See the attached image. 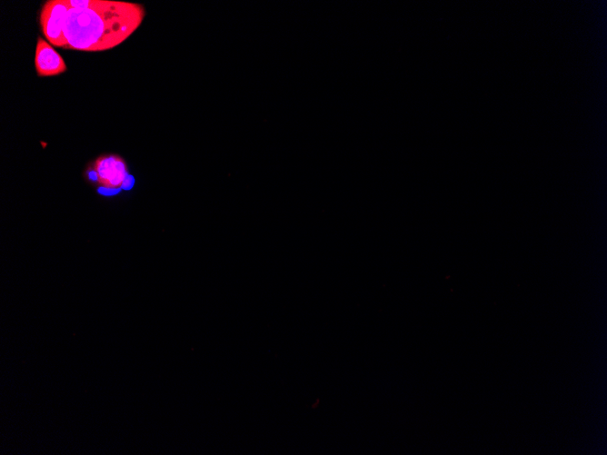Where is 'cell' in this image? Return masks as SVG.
<instances>
[{"label":"cell","mask_w":607,"mask_h":455,"mask_svg":"<svg viewBox=\"0 0 607 455\" xmlns=\"http://www.w3.org/2000/svg\"><path fill=\"white\" fill-rule=\"evenodd\" d=\"M144 15V5L123 1L92 0L88 8H69L64 26L65 49H112L139 27Z\"/></svg>","instance_id":"obj_1"},{"label":"cell","mask_w":607,"mask_h":455,"mask_svg":"<svg viewBox=\"0 0 607 455\" xmlns=\"http://www.w3.org/2000/svg\"><path fill=\"white\" fill-rule=\"evenodd\" d=\"M90 178L106 191L128 189L133 184L125 161L117 154L97 157L92 165Z\"/></svg>","instance_id":"obj_2"},{"label":"cell","mask_w":607,"mask_h":455,"mask_svg":"<svg viewBox=\"0 0 607 455\" xmlns=\"http://www.w3.org/2000/svg\"><path fill=\"white\" fill-rule=\"evenodd\" d=\"M67 0H49L40 12V25L45 39L53 46L65 48L66 45L64 26L69 10Z\"/></svg>","instance_id":"obj_3"},{"label":"cell","mask_w":607,"mask_h":455,"mask_svg":"<svg viewBox=\"0 0 607 455\" xmlns=\"http://www.w3.org/2000/svg\"><path fill=\"white\" fill-rule=\"evenodd\" d=\"M35 65L39 76H53L66 71L63 57L50 43L41 37L36 44Z\"/></svg>","instance_id":"obj_4"}]
</instances>
